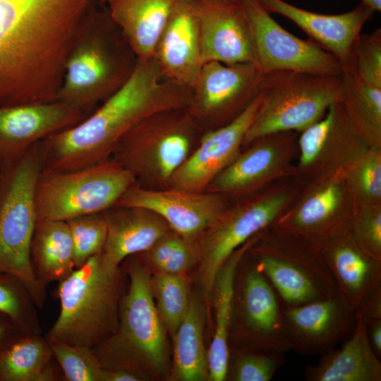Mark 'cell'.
Listing matches in <instances>:
<instances>
[{
	"label": "cell",
	"mask_w": 381,
	"mask_h": 381,
	"mask_svg": "<svg viewBox=\"0 0 381 381\" xmlns=\"http://www.w3.org/2000/svg\"><path fill=\"white\" fill-rule=\"evenodd\" d=\"M248 251L236 274L229 339L238 337L250 349L284 353L291 346L281 301L253 258L248 260Z\"/></svg>",
	"instance_id": "cell-12"
},
{
	"label": "cell",
	"mask_w": 381,
	"mask_h": 381,
	"mask_svg": "<svg viewBox=\"0 0 381 381\" xmlns=\"http://www.w3.org/2000/svg\"><path fill=\"white\" fill-rule=\"evenodd\" d=\"M356 319H361L365 323L381 320V285L365 299L354 313Z\"/></svg>",
	"instance_id": "cell-43"
},
{
	"label": "cell",
	"mask_w": 381,
	"mask_h": 381,
	"mask_svg": "<svg viewBox=\"0 0 381 381\" xmlns=\"http://www.w3.org/2000/svg\"><path fill=\"white\" fill-rule=\"evenodd\" d=\"M308 381H380L381 362L370 346L365 322L356 318L350 337L339 349L305 368Z\"/></svg>",
	"instance_id": "cell-26"
},
{
	"label": "cell",
	"mask_w": 381,
	"mask_h": 381,
	"mask_svg": "<svg viewBox=\"0 0 381 381\" xmlns=\"http://www.w3.org/2000/svg\"><path fill=\"white\" fill-rule=\"evenodd\" d=\"M353 206L341 167L317 179L298 202L272 224L320 246L351 231Z\"/></svg>",
	"instance_id": "cell-15"
},
{
	"label": "cell",
	"mask_w": 381,
	"mask_h": 381,
	"mask_svg": "<svg viewBox=\"0 0 381 381\" xmlns=\"http://www.w3.org/2000/svg\"><path fill=\"white\" fill-rule=\"evenodd\" d=\"M107 234L101 253L114 266L148 250L170 229L155 212L139 207H116L104 212Z\"/></svg>",
	"instance_id": "cell-25"
},
{
	"label": "cell",
	"mask_w": 381,
	"mask_h": 381,
	"mask_svg": "<svg viewBox=\"0 0 381 381\" xmlns=\"http://www.w3.org/2000/svg\"><path fill=\"white\" fill-rule=\"evenodd\" d=\"M260 92L233 120L205 132L186 160L173 174L169 188L205 191L240 154L245 135L262 103Z\"/></svg>",
	"instance_id": "cell-16"
},
{
	"label": "cell",
	"mask_w": 381,
	"mask_h": 381,
	"mask_svg": "<svg viewBox=\"0 0 381 381\" xmlns=\"http://www.w3.org/2000/svg\"><path fill=\"white\" fill-rule=\"evenodd\" d=\"M85 117L61 101L0 107V168L21 157L49 135Z\"/></svg>",
	"instance_id": "cell-20"
},
{
	"label": "cell",
	"mask_w": 381,
	"mask_h": 381,
	"mask_svg": "<svg viewBox=\"0 0 381 381\" xmlns=\"http://www.w3.org/2000/svg\"><path fill=\"white\" fill-rule=\"evenodd\" d=\"M202 133L186 109L160 111L127 132L111 158L129 171L140 186L167 188Z\"/></svg>",
	"instance_id": "cell-7"
},
{
	"label": "cell",
	"mask_w": 381,
	"mask_h": 381,
	"mask_svg": "<svg viewBox=\"0 0 381 381\" xmlns=\"http://www.w3.org/2000/svg\"><path fill=\"white\" fill-rule=\"evenodd\" d=\"M361 3L368 6L375 12L381 11V0H361Z\"/></svg>",
	"instance_id": "cell-47"
},
{
	"label": "cell",
	"mask_w": 381,
	"mask_h": 381,
	"mask_svg": "<svg viewBox=\"0 0 381 381\" xmlns=\"http://www.w3.org/2000/svg\"><path fill=\"white\" fill-rule=\"evenodd\" d=\"M46 337L25 334L0 353V381H56L59 373Z\"/></svg>",
	"instance_id": "cell-31"
},
{
	"label": "cell",
	"mask_w": 381,
	"mask_h": 381,
	"mask_svg": "<svg viewBox=\"0 0 381 381\" xmlns=\"http://www.w3.org/2000/svg\"><path fill=\"white\" fill-rule=\"evenodd\" d=\"M136 183L135 176L111 157L74 171L44 168L35 193L37 221L66 222L104 212Z\"/></svg>",
	"instance_id": "cell-10"
},
{
	"label": "cell",
	"mask_w": 381,
	"mask_h": 381,
	"mask_svg": "<svg viewBox=\"0 0 381 381\" xmlns=\"http://www.w3.org/2000/svg\"><path fill=\"white\" fill-rule=\"evenodd\" d=\"M337 102L329 107L322 119L301 132L298 140V168L303 172L316 174L320 171L329 157L332 145V129Z\"/></svg>",
	"instance_id": "cell-37"
},
{
	"label": "cell",
	"mask_w": 381,
	"mask_h": 381,
	"mask_svg": "<svg viewBox=\"0 0 381 381\" xmlns=\"http://www.w3.org/2000/svg\"><path fill=\"white\" fill-rule=\"evenodd\" d=\"M121 279L120 266L107 262L101 253L75 268L59 282L60 312L46 334L93 349L117 329Z\"/></svg>",
	"instance_id": "cell-4"
},
{
	"label": "cell",
	"mask_w": 381,
	"mask_h": 381,
	"mask_svg": "<svg viewBox=\"0 0 381 381\" xmlns=\"http://www.w3.org/2000/svg\"><path fill=\"white\" fill-rule=\"evenodd\" d=\"M248 20L253 64L264 74L292 71L341 75L338 61L311 40H302L283 28L260 0H240Z\"/></svg>",
	"instance_id": "cell-13"
},
{
	"label": "cell",
	"mask_w": 381,
	"mask_h": 381,
	"mask_svg": "<svg viewBox=\"0 0 381 381\" xmlns=\"http://www.w3.org/2000/svg\"><path fill=\"white\" fill-rule=\"evenodd\" d=\"M151 286L162 321L174 334L189 306L188 282L184 274L157 272L151 277Z\"/></svg>",
	"instance_id": "cell-34"
},
{
	"label": "cell",
	"mask_w": 381,
	"mask_h": 381,
	"mask_svg": "<svg viewBox=\"0 0 381 381\" xmlns=\"http://www.w3.org/2000/svg\"><path fill=\"white\" fill-rule=\"evenodd\" d=\"M123 261L129 286L121 298L117 329L92 351L104 368L163 373L168 367L166 339L150 272L135 255Z\"/></svg>",
	"instance_id": "cell-3"
},
{
	"label": "cell",
	"mask_w": 381,
	"mask_h": 381,
	"mask_svg": "<svg viewBox=\"0 0 381 381\" xmlns=\"http://www.w3.org/2000/svg\"><path fill=\"white\" fill-rule=\"evenodd\" d=\"M291 197L288 190L275 191L225 209L198 241L199 282L207 312L222 265L234 251L273 224L286 210Z\"/></svg>",
	"instance_id": "cell-11"
},
{
	"label": "cell",
	"mask_w": 381,
	"mask_h": 381,
	"mask_svg": "<svg viewBox=\"0 0 381 381\" xmlns=\"http://www.w3.org/2000/svg\"><path fill=\"white\" fill-rule=\"evenodd\" d=\"M99 0H0V107L56 100Z\"/></svg>",
	"instance_id": "cell-1"
},
{
	"label": "cell",
	"mask_w": 381,
	"mask_h": 381,
	"mask_svg": "<svg viewBox=\"0 0 381 381\" xmlns=\"http://www.w3.org/2000/svg\"><path fill=\"white\" fill-rule=\"evenodd\" d=\"M30 258L34 272L44 286L60 282L75 269L73 247L66 221L36 222L30 245Z\"/></svg>",
	"instance_id": "cell-29"
},
{
	"label": "cell",
	"mask_w": 381,
	"mask_h": 381,
	"mask_svg": "<svg viewBox=\"0 0 381 381\" xmlns=\"http://www.w3.org/2000/svg\"><path fill=\"white\" fill-rule=\"evenodd\" d=\"M339 102L356 131L372 146H380L381 87L369 85L350 70L341 74Z\"/></svg>",
	"instance_id": "cell-32"
},
{
	"label": "cell",
	"mask_w": 381,
	"mask_h": 381,
	"mask_svg": "<svg viewBox=\"0 0 381 381\" xmlns=\"http://www.w3.org/2000/svg\"><path fill=\"white\" fill-rule=\"evenodd\" d=\"M351 233L365 253L381 260L380 204L354 205Z\"/></svg>",
	"instance_id": "cell-41"
},
{
	"label": "cell",
	"mask_w": 381,
	"mask_h": 381,
	"mask_svg": "<svg viewBox=\"0 0 381 381\" xmlns=\"http://www.w3.org/2000/svg\"><path fill=\"white\" fill-rule=\"evenodd\" d=\"M285 361L284 353L255 349L229 353L226 378L234 381H270Z\"/></svg>",
	"instance_id": "cell-39"
},
{
	"label": "cell",
	"mask_w": 381,
	"mask_h": 381,
	"mask_svg": "<svg viewBox=\"0 0 381 381\" xmlns=\"http://www.w3.org/2000/svg\"><path fill=\"white\" fill-rule=\"evenodd\" d=\"M257 234L234 251L222 265L214 280L212 303L215 325L207 351L208 379H226L229 359V334L231 319L236 274L240 262L256 239Z\"/></svg>",
	"instance_id": "cell-28"
},
{
	"label": "cell",
	"mask_w": 381,
	"mask_h": 381,
	"mask_svg": "<svg viewBox=\"0 0 381 381\" xmlns=\"http://www.w3.org/2000/svg\"><path fill=\"white\" fill-rule=\"evenodd\" d=\"M44 165L40 141L21 157L0 168V273L20 279L38 308L44 305L47 286L34 272L30 245L37 222L35 188Z\"/></svg>",
	"instance_id": "cell-6"
},
{
	"label": "cell",
	"mask_w": 381,
	"mask_h": 381,
	"mask_svg": "<svg viewBox=\"0 0 381 381\" xmlns=\"http://www.w3.org/2000/svg\"><path fill=\"white\" fill-rule=\"evenodd\" d=\"M35 305L28 289L17 277L0 273V313L25 334H42Z\"/></svg>",
	"instance_id": "cell-35"
},
{
	"label": "cell",
	"mask_w": 381,
	"mask_h": 381,
	"mask_svg": "<svg viewBox=\"0 0 381 381\" xmlns=\"http://www.w3.org/2000/svg\"><path fill=\"white\" fill-rule=\"evenodd\" d=\"M106 0H99V4L100 5H104Z\"/></svg>",
	"instance_id": "cell-48"
},
{
	"label": "cell",
	"mask_w": 381,
	"mask_h": 381,
	"mask_svg": "<svg viewBox=\"0 0 381 381\" xmlns=\"http://www.w3.org/2000/svg\"><path fill=\"white\" fill-rule=\"evenodd\" d=\"M178 0H106L109 16L139 61L153 58Z\"/></svg>",
	"instance_id": "cell-27"
},
{
	"label": "cell",
	"mask_w": 381,
	"mask_h": 381,
	"mask_svg": "<svg viewBox=\"0 0 381 381\" xmlns=\"http://www.w3.org/2000/svg\"><path fill=\"white\" fill-rule=\"evenodd\" d=\"M190 92L164 78L154 58L138 60L125 83L91 115L42 140L44 168L74 171L111 157L120 139L136 124L160 111L186 109Z\"/></svg>",
	"instance_id": "cell-2"
},
{
	"label": "cell",
	"mask_w": 381,
	"mask_h": 381,
	"mask_svg": "<svg viewBox=\"0 0 381 381\" xmlns=\"http://www.w3.org/2000/svg\"><path fill=\"white\" fill-rule=\"evenodd\" d=\"M158 272L185 274L198 262V242L190 241L169 229L143 253Z\"/></svg>",
	"instance_id": "cell-36"
},
{
	"label": "cell",
	"mask_w": 381,
	"mask_h": 381,
	"mask_svg": "<svg viewBox=\"0 0 381 381\" xmlns=\"http://www.w3.org/2000/svg\"><path fill=\"white\" fill-rule=\"evenodd\" d=\"M262 103L243 143L247 145L281 132H301L340 100L341 75L292 71L265 74Z\"/></svg>",
	"instance_id": "cell-9"
},
{
	"label": "cell",
	"mask_w": 381,
	"mask_h": 381,
	"mask_svg": "<svg viewBox=\"0 0 381 381\" xmlns=\"http://www.w3.org/2000/svg\"><path fill=\"white\" fill-rule=\"evenodd\" d=\"M153 58L164 78L183 87H193L202 66L193 0L177 1L159 37Z\"/></svg>",
	"instance_id": "cell-22"
},
{
	"label": "cell",
	"mask_w": 381,
	"mask_h": 381,
	"mask_svg": "<svg viewBox=\"0 0 381 381\" xmlns=\"http://www.w3.org/2000/svg\"><path fill=\"white\" fill-rule=\"evenodd\" d=\"M380 146H369L344 167L354 205L380 204Z\"/></svg>",
	"instance_id": "cell-33"
},
{
	"label": "cell",
	"mask_w": 381,
	"mask_h": 381,
	"mask_svg": "<svg viewBox=\"0 0 381 381\" xmlns=\"http://www.w3.org/2000/svg\"><path fill=\"white\" fill-rule=\"evenodd\" d=\"M138 61L107 7L97 9L68 59L56 100L85 114L125 83Z\"/></svg>",
	"instance_id": "cell-5"
},
{
	"label": "cell",
	"mask_w": 381,
	"mask_h": 381,
	"mask_svg": "<svg viewBox=\"0 0 381 381\" xmlns=\"http://www.w3.org/2000/svg\"><path fill=\"white\" fill-rule=\"evenodd\" d=\"M280 301L299 306L337 294L318 246L271 224L260 231L248 250Z\"/></svg>",
	"instance_id": "cell-8"
},
{
	"label": "cell",
	"mask_w": 381,
	"mask_h": 381,
	"mask_svg": "<svg viewBox=\"0 0 381 381\" xmlns=\"http://www.w3.org/2000/svg\"><path fill=\"white\" fill-rule=\"evenodd\" d=\"M367 325V331L368 339L377 356L381 358V320H376L368 322Z\"/></svg>",
	"instance_id": "cell-45"
},
{
	"label": "cell",
	"mask_w": 381,
	"mask_h": 381,
	"mask_svg": "<svg viewBox=\"0 0 381 381\" xmlns=\"http://www.w3.org/2000/svg\"><path fill=\"white\" fill-rule=\"evenodd\" d=\"M260 1L270 13H278L294 23L310 40L331 54L342 71L351 68L361 30L375 13L363 3L346 13L322 14L283 0Z\"/></svg>",
	"instance_id": "cell-21"
},
{
	"label": "cell",
	"mask_w": 381,
	"mask_h": 381,
	"mask_svg": "<svg viewBox=\"0 0 381 381\" xmlns=\"http://www.w3.org/2000/svg\"><path fill=\"white\" fill-rule=\"evenodd\" d=\"M294 132L260 138L225 168L205 191L238 194L248 192L286 172L294 147Z\"/></svg>",
	"instance_id": "cell-23"
},
{
	"label": "cell",
	"mask_w": 381,
	"mask_h": 381,
	"mask_svg": "<svg viewBox=\"0 0 381 381\" xmlns=\"http://www.w3.org/2000/svg\"><path fill=\"white\" fill-rule=\"evenodd\" d=\"M116 207H139L160 216L171 229L183 238L198 242L204 232L226 209L219 193L192 192L172 188L152 189L137 183L119 200Z\"/></svg>",
	"instance_id": "cell-17"
},
{
	"label": "cell",
	"mask_w": 381,
	"mask_h": 381,
	"mask_svg": "<svg viewBox=\"0 0 381 381\" xmlns=\"http://www.w3.org/2000/svg\"><path fill=\"white\" fill-rule=\"evenodd\" d=\"M66 381H104V368L92 349L45 335Z\"/></svg>",
	"instance_id": "cell-38"
},
{
	"label": "cell",
	"mask_w": 381,
	"mask_h": 381,
	"mask_svg": "<svg viewBox=\"0 0 381 381\" xmlns=\"http://www.w3.org/2000/svg\"><path fill=\"white\" fill-rule=\"evenodd\" d=\"M264 77L253 63H204L186 109L203 133L221 127L258 95Z\"/></svg>",
	"instance_id": "cell-14"
},
{
	"label": "cell",
	"mask_w": 381,
	"mask_h": 381,
	"mask_svg": "<svg viewBox=\"0 0 381 381\" xmlns=\"http://www.w3.org/2000/svg\"><path fill=\"white\" fill-rule=\"evenodd\" d=\"M318 247L333 277L338 296L354 314L381 285V260L365 253L351 231Z\"/></svg>",
	"instance_id": "cell-24"
},
{
	"label": "cell",
	"mask_w": 381,
	"mask_h": 381,
	"mask_svg": "<svg viewBox=\"0 0 381 381\" xmlns=\"http://www.w3.org/2000/svg\"><path fill=\"white\" fill-rule=\"evenodd\" d=\"M362 81L381 87V29L361 34L350 69Z\"/></svg>",
	"instance_id": "cell-42"
},
{
	"label": "cell",
	"mask_w": 381,
	"mask_h": 381,
	"mask_svg": "<svg viewBox=\"0 0 381 381\" xmlns=\"http://www.w3.org/2000/svg\"><path fill=\"white\" fill-rule=\"evenodd\" d=\"M25 334L7 316L0 313V353Z\"/></svg>",
	"instance_id": "cell-44"
},
{
	"label": "cell",
	"mask_w": 381,
	"mask_h": 381,
	"mask_svg": "<svg viewBox=\"0 0 381 381\" xmlns=\"http://www.w3.org/2000/svg\"><path fill=\"white\" fill-rule=\"evenodd\" d=\"M71 235L75 268L102 253L107 224L104 212L83 215L66 221Z\"/></svg>",
	"instance_id": "cell-40"
},
{
	"label": "cell",
	"mask_w": 381,
	"mask_h": 381,
	"mask_svg": "<svg viewBox=\"0 0 381 381\" xmlns=\"http://www.w3.org/2000/svg\"><path fill=\"white\" fill-rule=\"evenodd\" d=\"M207 310L195 296L190 297L188 310L174 333V377L182 381L208 379L207 352L203 329Z\"/></svg>",
	"instance_id": "cell-30"
},
{
	"label": "cell",
	"mask_w": 381,
	"mask_h": 381,
	"mask_svg": "<svg viewBox=\"0 0 381 381\" xmlns=\"http://www.w3.org/2000/svg\"><path fill=\"white\" fill-rule=\"evenodd\" d=\"M141 377L126 369H104V381H138Z\"/></svg>",
	"instance_id": "cell-46"
},
{
	"label": "cell",
	"mask_w": 381,
	"mask_h": 381,
	"mask_svg": "<svg viewBox=\"0 0 381 381\" xmlns=\"http://www.w3.org/2000/svg\"><path fill=\"white\" fill-rule=\"evenodd\" d=\"M202 64L253 63L250 31L240 0H193Z\"/></svg>",
	"instance_id": "cell-18"
},
{
	"label": "cell",
	"mask_w": 381,
	"mask_h": 381,
	"mask_svg": "<svg viewBox=\"0 0 381 381\" xmlns=\"http://www.w3.org/2000/svg\"><path fill=\"white\" fill-rule=\"evenodd\" d=\"M291 350L303 356L323 354L351 332L356 318L336 296L299 306L281 303Z\"/></svg>",
	"instance_id": "cell-19"
}]
</instances>
